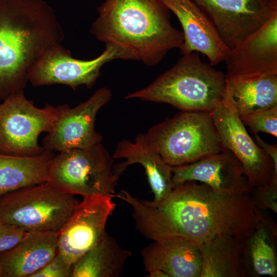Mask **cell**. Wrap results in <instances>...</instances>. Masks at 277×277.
<instances>
[{
  "instance_id": "obj_1",
  "label": "cell",
  "mask_w": 277,
  "mask_h": 277,
  "mask_svg": "<svg viewBox=\"0 0 277 277\" xmlns=\"http://www.w3.org/2000/svg\"><path fill=\"white\" fill-rule=\"evenodd\" d=\"M116 197L132 207L136 229L152 241L180 238L199 246L222 234L246 239L261 220L250 194H220L195 181L173 187L159 202L138 199L124 190Z\"/></svg>"
},
{
  "instance_id": "obj_2",
  "label": "cell",
  "mask_w": 277,
  "mask_h": 277,
  "mask_svg": "<svg viewBox=\"0 0 277 277\" xmlns=\"http://www.w3.org/2000/svg\"><path fill=\"white\" fill-rule=\"evenodd\" d=\"M97 12L90 33L117 48L122 60L153 66L183 43V32L172 25L162 0H105Z\"/></svg>"
},
{
  "instance_id": "obj_3",
  "label": "cell",
  "mask_w": 277,
  "mask_h": 277,
  "mask_svg": "<svg viewBox=\"0 0 277 277\" xmlns=\"http://www.w3.org/2000/svg\"><path fill=\"white\" fill-rule=\"evenodd\" d=\"M63 38L45 1L0 0V100L24 90L33 66Z\"/></svg>"
},
{
  "instance_id": "obj_4",
  "label": "cell",
  "mask_w": 277,
  "mask_h": 277,
  "mask_svg": "<svg viewBox=\"0 0 277 277\" xmlns=\"http://www.w3.org/2000/svg\"><path fill=\"white\" fill-rule=\"evenodd\" d=\"M226 86V75L202 61L199 52H192L125 98L166 103L181 111L210 112L222 102Z\"/></svg>"
},
{
  "instance_id": "obj_5",
  "label": "cell",
  "mask_w": 277,
  "mask_h": 277,
  "mask_svg": "<svg viewBox=\"0 0 277 277\" xmlns=\"http://www.w3.org/2000/svg\"><path fill=\"white\" fill-rule=\"evenodd\" d=\"M144 134L150 146L172 167L195 162L224 149L208 112L181 111Z\"/></svg>"
},
{
  "instance_id": "obj_6",
  "label": "cell",
  "mask_w": 277,
  "mask_h": 277,
  "mask_svg": "<svg viewBox=\"0 0 277 277\" xmlns=\"http://www.w3.org/2000/svg\"><path fill=\"white\" fill-rule=\"evenodd\" d=\"M113 160L102 143L59 152L51 163L48 182L74 195L115 197L121 174Z\"/></svg>"
},
{
  "instance_id": "obj_7",
  "label": "cell",
  "mask_w": 277,
  "mask_h": 277,
  "mask_svg": "<svg viewBox=\"0 0 277 277\" xmlns=\"http://www.w3.org/2000/svg\"><path fill=\"white\" fill-rule=\"evenodd\" d=\"M79 203L74 195L48 182L11 192L0 199V222L26 231L58 232Z\"/></svg>"
},
{
  "instance_id": "obj_8",
  "label": "cell",
  "mask_w": 277,
  "mask_h": 277,
  "mask_svg": "<svg viewBox=\"0 0 277 277\" xmlns=\"http://www.w3.org/2000/svg\"><path fill=\"white\" fill-rule=\"evenodd\" d=\"M0 103V153L30 156L45 149L38 138L48 133L57 119V107L47 103L36 107L25 96L24 90L14 93Z\"/></svg>"
},
{
  "instance_id": "obj_9",
  "label": "cell",
  "mask_w": 277,
  "mask_h": 277,
  "mask_svg": "<svg viewBox=\"0 0 277 277\" xmlns=\"http://www.w3.org/2000/svg\"><path fill=\"white\" fill-rule=\"evenodd\" d=\"M116 59L122 60L115 47L105 45L97 57L90 60L73 58L70 51L61 44L46 51L30 70L28 81L34 86L65 85L75 90L84 85L91 88L100 75L102 67Z\"/></svg>"
},
{
  "instance_id": "obj_10",
  "label": "cell",
  "mask_w": 277,
  "mask_h": 277,
  "mask_svg": "<svg viewBox=\"0 0 277 277\" xmlns=\"http://www.w3.org/2000/svg\"><path fill=\"white\" fill-rule=\"evenodd\" d=\"M210 113L224 148L241 162L251 188L269 184L273 171L272 160L249 135L225 94L222 102Z\"/></svg>"
},
{
  "instance_id": "obj_11",
  "label": "cell",
  "mask_w": 277,
  "mask_h": 277,
  "mask_svg": "<svg viewBox=\"0 0 277 277\" xmlns=\"http://www.w3.org/2000/svg\"><path fill=\"white\" fill-rule=\"evenodd\" d=\"M111 97L110 89L102 87L74 108L67 104L57 106V119L43 140L42 147L59 152L102 143V136L95 129V121L98 111Z\"/></svg>"
},
{
  "instance_id": "obj_12",
  "label": "cell",
  "mask_w": 277,
  "mask_h": 277,
  "mask_svg": "<svg viewBox=\"0 0 277 277\" xmlns=\"http://www.w3.org/2000/svg\"><path fill=\"white\" fill-rule=\"evenodd\" d=\"M208 17L230 49L260 28L276 11L277 1L191 0Z\"/></svg>"
},
{
  "instance_id": "obj_13",
  "label": "cell",
  "mask_w": 277,
  "mask_h": 277,
  "mask_svg": "<svg viewBox=\"0 0 277 277\" xmlns=\"http://www.w3.org/2000/svg\"><path fill=\"white\" fill-rule=\"evenodd\" d=\"M113 195L83 197L57 233V252L73 264L103 238L115 207Z\"/></svg>"
},
{
  "instance_id": "obj_14",
  "label": "cell",
  "mask_w": 277,
  "mask_h": 277,
  "mask_svg": "<svg viewBox=\"0 0 277 277\" xmlns=\"http://www.w3.org/2000/svg\"><path fill=\"white\" fill-rule=\"evenodd\" d=\"M190 181L204 183L223 194H250L252 189L241 162L225 148L195 162L172 167V187Z\"/></svg>"
},
{
  "instance_id": "obj_15",
  "label": "cell",
  "mask_w": 277,
  "mask_h": 277,
  "mask_svg": "<svg viewBox=\"0 0 277 277\" xmlns=\"http://www.w3.org/2000/svg\"><path fill=\"white\" fill-rule=\"evenodd\" d=\"M224 62L227 77L277 74V11L230 50Z\"/></svg>"
},
{
  "instance_id": "obj_16",
  "label": "cell",
  "mask_w": 277,
  "mask_h": 277,
  "mask_svg": "<svg viewBox=\"0 0 277 277\" xmlns=\"http://www.w3.org/2000/svg\"><path fill=\"white\" fill-rule=\"evenodd\" d=\"M177 17L182 28V54L198 52L215 66L224 62L230 49L224 44L213 25L191 0H162Z\"/></svg>"
},
{
  "instance_id": "obj_17",
  "label": "cell",
  "mask_w": 277,
  "mask_h": 277,
  "mask_svg": "<svg viewBox=\"0 0 277 277\" xmlns=\"http://www.w3.org/2000/svg\"><path fill=\"white\" fill-rule=\"evenodd\" d=\"M144 270H161L169 277H200L199 246L187 240L168 238L153 241L141 251Z\"/></svg>"
},
{
  "instance_id": "obj_18",
  "label": "cell",
  "mask_w": 277,
  "mask_h": 277,
  "mask_svg": "<svg viewBox=\"0 0 277 277\" xmlns=\"http://www.w3.org/2000/svg\"><path fill=\"white\" fill-rule=\"evenodd\" d=\"M57 251V232L27 231L14 247L0 253V277H31Z\"/></svg>"
},
{
  "instance_id": "obj_19",
  "label": "cell",
  "mask_w": 277,
  "mask_h": 277,
  "mask_svg": "<svg viewBox=\"0 0 277 277\" xmlns=\"http://www.w3.org/2000/svg\"><path fill=\"white\" fill-rule=\"evenodd\" d=\"M112 156L114 159H125L115 165L122 174L129 165L139 164L143 166L154 195L153 201L163 200L171 191L172 167L150 146L144 133L138 134L134 142L125 140L118 143Z\"/></svg>"
},
{
  "instance_id": "obj_20",
  "label": "cell",
  "mask_w": 277,
  "mask_h": 277,
  "mask_svg": "<svg viewBox=\"0 0 277 277\" xmlns=\"http://www.w3.org/2000/svg\"><path fill=\"white\" fill-rule=\"evenodd\" d=\"M225 95L239 117L277 106V74L226 77Z\"/></svg>"
},
{
  "instance_id": "obj_21",
  "label": "cell",
  "mask_w": 277,
  "mask_h": 277,
  "mask_svg": "<svg viewBox=\"0 0 277 277\" xmlns=\"http://www.w3.org/2000/svg\"><path fill=\"white\" fill-rule=\"evenodd\" d=\"M246 239L222 234L199 245L200 277L246 276L243 257Z\"/></svg>"
},
{
  "instance_id": "obj_22",
  "label": "cell",
  "mask_w": 277,
  "mask_h": 277,
  "mask_svg": "<svg viewBox=\"0 0 277 277\" xmlns=\"http://www.w3.org/2000/svg\"><path fill=\"white\" fill-rule=\"evenodd\" d=\"M55 155L46 150L30 156L0 153V199L19 189L47 182Z\"/></svg>"
},
{
  "instance_id": "obj_23",
  "label": "cell",
  "mask_w": 277,
  "mask_h": 277,
  "mask_svg": "<svg viewBox=\"0 0 277 277\" xmlns=\"http://www.w3.org/2000/svg\"><path fill=\"white\" fill-rule=\"evenodd\" d=\"M132 255L107 232L72 265V277H119Z\"/></svg>"
},
{
  "instance_id": "obj_24",
  "label": "cell",
  "mask_w": 277,
  "mask_h": 277,
  "mask_svg": "<svg viewBox=\"0 0 277 277\" xmlns=\"http://www.w3.org/2000/svg\"><path fill=\"white\" fill-rule=\"evenodd\" d=\"M276 228L274 223L266 222L261 212L259 224L246 240L244 253L248 255L254 275L277 276Z\"/></svg>"
},
{
  "instance_id": "obj_25",
  "label": "cell",
  "mask_w": 277,
  "mask_h": 277,
  "mask_svg": "<svg viewBox=\"0 0 277 277\" xmlns=\"http://www.w3.org/2000/svg\"><path fill=\"white\" fill-rule=\"evenodd\" d=\"M253 134L267 133L277 137V106L240 117Z\"/></svg>"
},
{
  "instance_id": "obj_26",
  "label": "cell",
  "mask_w": 277,
  "mask_h": 277,
  "mask_svg": "<svg viewBox=\"0 0 277 277\" xmlns=\"http://www.w3.org/2000/svg\"><path fill=\"white\" fill-rule=\"evenodd\" d=\"M250 195L257 208L277 213V179L271 177L269 184L253 188Z\"/></svg>"
},
{
  "instance_id": "obj_27",
  "label": "cell",
  "mask_w": 277,
  "mask_h": 277,
  "mask_svg": "<svg viewBox=\"0 0 277 277\" xmlns=\"http://www.w3.org/2000/svg\"><path fill=\"white\" fill-rule=\"evenodd\" d=\"M31 277H72V265L57 252L46 265Z\"/></svg>"
},
{
  "instance_id": "obj_28",
  "label": "cell",
  "mask_w": 277,
  "mask_h": 277,
  "mask_svg": "<svg viewBox=\"0 0 277 277\" xmlns=\"http://www.w3.org/2000/svg\"><path fill=\"white\" fill-rule=\"evenodd\" d=\"M26 232L16 225L0 222V253L14 247L21 241Z\"/></svg>"
},
{
  "instance_id": "obj_29",
  "label": "cell",
  "mask_w": 277,
  "mask_h": 277,
  "mask_svg": "<svg viewBox=\"0 0 277 277\" xmlns=\"http://www.w3.org/2000/svg\"><path fill=\"white\" fill-rule=\"evenodd\" d=\"M254 141L256 145L266 152L272 159L273 171L272 177L277 178V147L264 141L257 134L254 135Z\"/></svg>"
},
{
  "instance_id": "obj_30",
  "label": "cell",
  "mask_w": 277,
  "mask_h": 277,
  "mask_svg": "<svg viewBox=\"0 0 277 277\" xmlns=\"http://www.w3.org/2000/svg\"><path fill=\"white\" fill-rule=\"evenodd\" d=\"M149 277H169L168 275L161 270H153L148 272Z\"/></svg>"
},
{
  "instance_id": "obj_31",
  "label": "cell",
  "mask_w": 277,
  "mask_h": 277,
  "mask_svg": "<svg viewBox=\"0 0 277 277\" xmlns=\"http://www.w3.org/2000/svg\"><path fill=\"white\" fill-rule=\"evenodd\" d=\"M267 2H273V1H276L277 0H264Z\"/></svg>"
}]
</instances>
